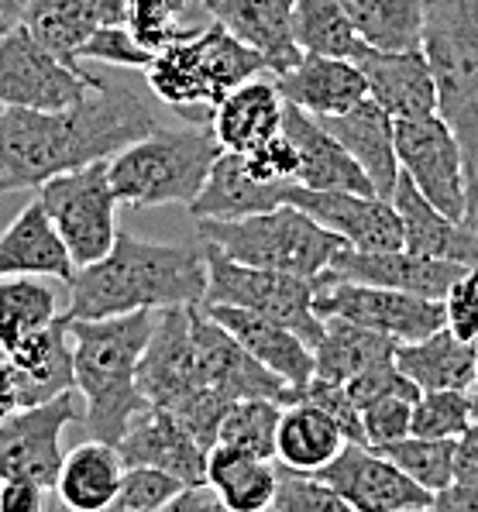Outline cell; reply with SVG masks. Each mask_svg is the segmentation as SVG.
<instances>
[{
  "label": "cell",
  "mask_w": 478,
  "mask_h": 512,
  "mask_svg": "<svg viewBox=\"0 0 478 512\" xmlns=\"http://www.w3.org/2000/svg\"><path fill=\"white\" fill-rule=\"evenodd\" d=\"M396 159L413 186L454 220L478 217L468 200L465 155L458 135L441 114L399 117L396 121Z\"/></svg>",
  "instance_id": "8fae6325"
},
{
  "label": "cell",
  "mask_w": 478,
  "mask_h": 512,
  "mask_svg": "<svg viewBox=\"0 0 478 512\" xmlns=\"http://www.w3.org/2000/svg\"><path fill=\"white\" fill-rule=\"evenodd\" d=\"M444 320L461 341H478V265L465 269L444 296Z\"/></svg>",
  "instance_id": "7dc6e473"
},
{
  "label": "cell",
  "mask_w": 478,
  "mask_h": 512,
  "mask_svg": "<svg viewBox=\"0 0 478 512\" xmlns=\"http://www.w3.org/2000/svg\"><path fill=\"white\" fill-rule=\"evenodd\" d=\"M420 45L434 69L437 114L465 155L468 200L478 214V0H423Z\"/></svg>",
  "instance_id": "5b68a950"
},
{
  "label": "cell",
  "mask_w": 478,
  "mask_h": 512,
  "mask_svg": "<svg viewBox=\"0 0 478 512\" xmlns=\"http://www.w3.org/2000/svg\"><path fill=\"white\" fill-rule=\"evenodd\" d=\"M348 444L344 430L320 406L307 399L282 403L279 430H276V461L296 471H320L341 454Z\"/></svg>",
  "instance_id": "4dcf8cb0"
},
{
  "label": "cell",
  "mask_w": 478,
  "mask_h": 512,
  "mask_svg": "<svg viewBox=\"0 0 478 512\" xmlns=\"http://www.w3.org/2000/svg\"><path fill=\"white\" fill-rule=\"evenodd\" d=\"M286 203L307 210L327 231L341 234L348 248L389 251L403 248V220L393 200L379 193H351V189H310L289 183Z\"/></svg>",
  "instance_id": "2e32d148"
},
{
  "label": "cell",
  "mask_w": 478,
  "mask_h": 512,
  "mask_svg": "<svg viewBox=\"0 0 478 512\" xmlns=\"http://www.w3.org/2000/svg\"><path fill=\"white\" fill-rule=\"evenodd\" d=\"M21 11H25V0H0V35L18 25Z\"/></svg>",
  "instance_id": "11a10c76"
},
{
  "label": "cell",
  "mask_w": 478,
  "mask_h": 512,
  "mask_svg": "<svg viewBox=\"0 0 478 512\" xmlns=\"http://www.w3.org/2000/svg\"><path fill=\"white\" fill-rule=\"evenodd\" d=\"M265 55L231 35L224 25L190 28L183 38L162 45L145 66V80L162 104L176 107L186 121L203 124L234 86L265 73Z\"/></svg>",
  "instance_id": "277c9868"
},
{
  "label": "cell",
  "mask_w": 478,
  "mask_h": 512,
  "mask_svg": "<svg viewBox=\"0 0 478 512\" xmlns=\"http://www.w3.org/2000/svg\"><path fill=\"white\" fill-rule=\"evenodd\" d=\"M379 454H386L389 461L396 464L399 471L413 478L417 485L430 488V492H444L454 482V447L458 440L444 437H417V433H406L399 440H389V444H372Z\"/></svg>",
  "instance_id": "74e56055"
},
{
  "label": "cell",
  "mask_w": 478,
  "mask_h": 512,
  "mask_svg": "<svg viewBox=\"0 0 478 512\" xmlns=\"http://www.w3.org/2000/svg\"><path fill=\"white\" fill-rule=\"evenodd\" d=\"M465 269L468 265L413 255V251H406V248H389V251L341 248L338 255H334L327 275H331V279H344V282H365V286H386V289H399V293L444 299L451 282Z\"/></svg>",
  "instance_id": "e0dca14e"
},
{
  "label": "cell",
  "mask_w": 478,
  "mask_h": 512,
  "mask_svg": "<svg viewBox=\"0 0 478 512\" xmlns=\"http://www.w3.org/2000/svg\"><path fill=\"white\" fill-rule=\"evenodd\" d=\"M124 468L131 464H148V468H162L176 475L183 485L207 482V447L193 437L169 409H159L148 403L145 413L131 420L128 433L117 444Z\"/></svg>",
  "instance_id": "ac0fdd59"
},
{
  "label": "cell",
  "mask_w": 478,
  "mask_h": 512,
  "mask_svg": "<svg viewBox=\"0 0 478 512\" xmlns=\"http://www.w3.org/2000/svg\"><path fill=\"white\" fill-rule=\"evenodd\" d=\"M0 275H42L66 286L76 275L73 255L66 251L38 196L0 234Z\"/></svg>",
  "instance_id": "83f0119b"
},
{
  "label": "cell",
  "mask_w": 478,
  "mask_h": 512,
  "mask_svg": "<svg viewBox=\"0 0 478 512\" xmlns=\"http://www.w3.org/2000/svg\"><path fill=\"white\" fill-rule=\"evenodd\" d=\"M475 385H478V341H475Z\"/></svg>",
  "instance_id": "6f0895ef"
},
{
  "label": "cell",
  "mask_w": 478,
  "mask_h": 512,
  "mask_svg": "<svg viewBox=\"0 0 478 512\" xmlns=\"http://www.w3.org/2000/svg\"><path fill=\"white\" fill-rule=\"evenodd\" d=\"M0 488H4V475H0Z\"/></svg>",
  "instance_id": "680465c9"
},
{
  "label": "cell",
  "mask_w": 478,
  "mask_h": 512,
  "mask_svg": "<svg viewBox=\"0 0 478 512\" xmlns=\"http://www.w3.org/2000/svg\"><path fill=\"white\" fill-rule=\"evenodd\" d=\"M334 138L351 152V159L365 169L372 179V189L386 200H393L399 183V159H396V121L386 107H379L372 97L358 100L344 114L317 117Z\"/></svg>",
  "instance_id": "603a6c76"
},
{
  "label": "cell",
  "mask_w": 478,
  "mask_h": 512,
  "mask_svg": "<svg viewBox=\"0 0 478 512\" xmlns=\"http://www.w3.org/2000/svg\"><path fill=\"white\" fill-rule=\"evenodd\" d=\"M276 86L286 104H296L313 117H334L368 97L365 76L358 62L338 55L303 52L296 66L276 73Z\"/></svg>",
  "instance_id": "cb8c5ba5"
},
{
  "label": "cell",
  "mask_w": 478,
  "mask_h": 512,
  "mask_svg": "<svg viewBox=\"0 0 478 512\" xmlns=\"http://www.w3.org/2000/svg\"><path fill=\"white\" fill-rule=\"evenodd\" d=\"M396 365L420 385L430 389H472L475 385V344L461 341L454 330L441 327L410 344H396Z\"/></svg>",
  "instance_id": "1f68e13d"
},
{
  "label": "cell",
  "mask_w": 478,
  "mask_h": 512,
  "mask_svg": "<svg viewBox=\"0 0 478 512\" xmlns=\"http://www.w3.org/2000/svg\"><path fill=\"white\" fill-rule=\"evenodd\" d=\"M282 135L293 141L300 155L296 183L310 189H351V193H375L372 179L365 169L351 159V152L341 145L324 124L296 104H286L282 110Z\"/></svg>",
  "instance_id": "7402d4cb"
},
{
  "label": "cell",
  "mask_w": 478,
  "mask_h": 512,
  "mask_svg": "<svg viewBox=\"0 0 478 512\" xmlns=\"http://www.w3.org/2000/svg\"><path fill=\"white\" fill-rule=\"evenodd\" d=\"M14 409H21V375L11 351L0 344V420L11 416Z\"/></svg>",
  "instance_id": "816d5d0a"
},
{
  "label": "cell",
  "mask_w": 478,
  "mask_h": 512,
  "mask_svg": "<svg viewBox=\"0 0 478 512\" xmlns=\"http://www.w3.org/2000/svg\"><path fill=\"white\" fill-rule=\"evenodd\" d=\"M207 482L221 495L231 512H265L272 509L279 485L276 458H258L241 447L214 444L207 451Z\"/></svg>",
  "instance_id": "f546056e"
},
{
  "label": "cell",
  "mask_w": 478,
  "mask_h": 512,
  "mask_svg": "<svg viewBox=\"0 0 478 512\" xmlns=\"http://www.w3.org/2000/svg\"><path fill=\"white\" fill-rule=\"evenodd\" d=\"M124 461L114 444L90 437L86 444L73 447L62 458L56 502L73 512H104L114 509V499L121 492Z\"/></svg>",
  "instance_id": "f1b7e54d"
},
{
  "label": "cell",
  "mask_w": 478,
  "mask_h": 512,
  "mask_svg": "<svg viewBox=\"0 0 478 512\" xmlns=\"http://www.w3.org/2000/svg\"><path fill=\"white\" fill-rule=\"evenodd\" d=\"M52 502H56V492H45V488L18 482V478H4V488H0V512H42Z\"/></svg>",
  "instance_id": "681fc988"
},
{
  "label": "cell",
  "mask_w": 478,
  "mask_h": 512,
  "mask_svg": "<svg viewBox=\"0 0 478 512\" xmlns=\"http://www.w3.org/2000/svg\"><path fill=\"white\" fill-rule=\"evenodd\" d=\"M38 203L59 231L76 269L104 258L117 238V196L107 176V162H90L59 172L38 186Z\"/></svg>",
  "instance_id": "30bf717a"
},
{
  "label": "cell",
  "mask_w": 478,
  "mask_h": 512,
  "mask_svg": "<svg viewBox=\"0 0 478 512\" xmlns=\"http://www.w3.org/2000/svg\"><path fill=\"white\" fill-rule=\"evenodd\" d=\"M475 423L472 409V389H430L420 392L417 406H413L410 433L434 440H458L461 433Z\"/></svg>",
  "instance_id": "ab89813d"
},
{
  "label": "cell",
  "mask_w": 478,
  "mask_h": 512,
  "mask_svg": "<svg viewBox=\"0 0 478 512\" xmlns=\"http://www.w3.org/2000/svg\"><path fill=\"white\" fill-rule=\"evenodd\" d=\"M313 310H317L320 320L327 317L355 320V324L379 330V334L393 337L399 344L420 341V337L448 327V320H444V299L399 293V289H386V286H365V282H344V279H331L327 272L320 275Z\"/></svg>",
  "instance_id": "4fadbf2b"
},
{
  "label": "cell",
  "mask_w": 478,
  "mask_h": 512,
  "mask_svg": "<svg viewBox=\"0 0 478 512\" xmlns=\"http://www.w3.org/2000/svg\"><path fill=\"white\" fill-rule=\"evenodd\" d=\"M355 62L365 76L368 97L386 107L393 121L437 114V83L423 45L417 49H365L362 59Z\"/></svg>",
  "instance_id": "ffe728a7"
},
{
  "label": "cell",
  "mask_w": 478,
  "mask_h": 512,
  "mask_svg": "<svg viewBox=\"0 0 478 512\" xmlns=\"http://www.w3.org/2000/svg\"><path fill=\"white\" fill-rule=\"evenodd\" d=\"M417 399H420V385L413 382V378H406L396 389L379 392L375 399H368L362 406L368 444H389V440L406 437L413 423V406H417Z\"/></svg>",
  "instance_id": "60d3db41"
},
{
  "label": "cell",
  "mask_w": 478,
  "mask_h": 512,
  "mask_svg": "<svg viewBox=\"0 0 478 512\" xmlns=\"http://www.w3.org/2000/svg\"><path fill=\"white\" fill-rule=\"evenodd\" d=\"M203 310H207L224 330H231L269 372L286 378L289 389L307 385L313 372H317L313 348L296 330H289L286 324H279V320L262 317V313H255V310H245V306H227V303H203Z\"/></svg>",
  "instance_id": "44dd1931"
},
{
  "label": "cell",
  "mask_w": 478,
  "mask_h": 512,
  "mask_svg": "<svg viewBox=\"0 0 478 512\" xmlns=\"http://www.w3.org/2000/svg\"><path fill=\"white\" fill-rule=\"evenodd\" d=\"M93 86H100V76L62 62L21 21L0 35V107L66 110Z\"/></svg>",
  "instance_id": "7c38bea8"
},
{
  "label": "cell",
  "mask_w": 478,
  "mask_h": 512,
  "mask_svg": "<svg viewBox=\"0 0 478 512\" xmlns=\"http://www.w3.org/2000/svg\"><path fill=\"white\" fill-rule=\"evenodd\" d=\"M224 509L221 495L214 492L210 482H200V485H186L176 499L169 502V512H217Z\"/></svg>",
  "instance_id": "f5cc1de1"
},
{
  "label": "cell",
  "mask_w": 478,
  "mask_h": 512,
  "mask_svg": "<svg viewBox=\"0 0 478 512\" xmlns=\"http://www.w3.org/2000/svg\"><path fill=\"white\" fill-rule=\"evenodd\" d=\"M472 409H475V420H478V385H472Z\"/></svg>",
  "instance_id": "9f6ffc18"
},
{
  "label": "cell",
  "mask_w": 478,
  "mask_h": 512,
  "mask_svg": "<svg viewBox=\"0 0 478 512\" xmlns=\"http://www.w3.org/2000/svg\"><path fill=\"white\" fill-rule=\"evenodd\" d=\"M221 152L214 128H155L107 159V176L124 207H190Z\"/></svg>",
  "instance_id": "8992f818"
},
{
  "label": "cell",
  "mask_w": 478,
  "mask_h": 512,
  "mask_svg": "<svg viewBox=\"0 0 478 512\" xmlns=\"http://www.w3.org/2000/svg\"><path fill=\"white\" fill-rule=\"evenodd\" d=\"M183 482L162 468H148V464H131L124 468L121 492L114 499L117 512H159L169 509V502L183 492Z\"/></svg>",
  "instance_id": "7bdbcfd3"
},
{
  "label": "cell",
  "mask_w": 478,
  "mask_h": 512,
  "mask_svg": "<svg viewBox=\"0 0 478 512\" xmlns=\"http://www.w3.org/2000/svg\"><path fill=\"white\" fill-rule=\"evenodd\" d=\"M203 258H207V296H203V303L245 306V310H255L262 317L286 324L310 348H317V341L324 337V320L313 310L320 275L317 279H307V275L234 262V258H227L210 241H203Z\"/></svg>",
  "instance_id": "9c48e42d"
},
{
  "label": "cell",
  "mask_w": 478,
  "mask_h": 512,
  "mask_svg": "<svg viewBox=\"0 0 478 512\" xmlns=\"http://www.w3.org/2000/svg\"><path fill=\"white\" fill-rule=\"evenodd\" d=\"M393 207L403 220V248L413 255L441 258V262L478 265V217L454 220L437 210L427 196L413 186V179L399 169V183L393 193Z\"/></svg>",
  "instance_id": "d6986e66"
},
{
  "label": "cell",
  "mask_w": 478,
  "mask_h": 512,
  "mask_svg": "<svg viewBox=\"0 0 478 512\" xmlns=\"http://www.w3.org/2000/svg\"><path fill=\"white\" fill-rule=\"evenodd\" d=\"M59 317V296L42 275H0V344L18 351Z\"/></svg>",
  "instance_id": "e575fe53"
},
{
  "label": "cell",
  "mask_w": 478,
  "mask_h": 512,
  "mask_svg": "<svg viewBox=\"0 0 478 512\" xmlns=\"http://www.w3.org/2000/svg\"><path fill=\"white\" fill-rule=\"evenodd\" d=\"M197 238L217 244L227 258L258 269H276L317 279L331 269L334 255L348 248L341 234L317 224L307 210L282 203V207L248 214L238 220H200Z\"/></svg>",
  "instance_id": "ba28073f"
},
{
  "label": "cell",
  "mask_w": 478,
  "mask_h": 512,
  "mask_svg": "<svg viewBox=\"0 0 478 512\" xmlns=\"http://www.w3.org/2000/svg\"><path fill=\"white\" fill-rule=\"evenodd\" d=\"M272 509L276 512H351L348 502H344L324 478H317L313 471L286 468V464H279V485H276Z\"/></svg>",
  "instance_id": "b9f144b4"
},
{
  "label": "cell",
  "mask_w": 478,
  "mask_h": 512,
  "mask_svg": "<svg viewBox=\"0 0 478 512\" xmlns=\"http://www.w3.org/2000/svg\"><path fill=\"white\" fill-rule=\"evenodd\" d=\"M282 403L279 399H238L224 413L221 430H217V444L241 447L258 458H276V430H279Z\"/></svg>",
  "instance_id": "f35d334b"
},
{
  "label": "cell",
  "mask_w": 478,
  "mask_h": 512,
  "mask_svg": "<svg viewBox=\"0 0 478 512\" xmlns=\"http://www.w3.org/2000/svg\"><path fill=\"white\" fill-rule=\"evenodd\" d=\"M207 296V258L203 241L159 244L131 231H117L104 258L76 269L69 279V317L100 320L135 310L203 303Z\"/></svg>",
  "instance_id": "7a4b0ae2"
},
{
  "label": "cell",
  "mask_w": 478,
  "mask_h": 512,
  "mask_svg": "<svg viewBox=\"0 0 478 512\" xmlns=\"http://www.w3.org/2000/svg\"><path fill=\"white\" fill-rule=\"evenodd\" d=\"M289 183H262L248 172L241 152H221L210 165V176L190 200V214L197 220H238L248 214L282 207Z\"/></svg>",
  "instance_id": "484cf974"
},
{
  "label": "cell",
  "mask_w": 478,
  "mask_h": 512,
  "mask_svg": "<svg viewBox=\"0 0 478 512\" xmlns=\"http://www.w3.org/2000/svg\"><path fill=\"white\" fill-rule=\"evenodd\" d=\"M193 306V303H190ZM190 306L155 310V327L138 365V385L145 399L159 409H169L203 447L217 444L224 413L234 403L207 389L197 365V348L190 334Z\"/></svg>",
  "instance_id": "52a82bcc"
},
{
  "label": "cell",
  "mask_w": 478,
  "mask_h": 512,
  "mask_svg": "<svg viewBox=\"0 0 478 512\" xmlns=\"http://www.w3.org/2000/svg\"><path fill=\"white\" fill-rule=\"evenodd\" d=\"M282 110H286V100H282L279 86L252 76L248 83L234 86L214 107L210 128L224 152L248 155L269 138L282 135Z\"/></svg>",
  "instance_id": "4316f807"
},
{
  "label": "cell",
  "mask_w": 478,
  "mask_h": 512,
  "mask_svg": "<svg viewBox=\"0 0 478 512\" xmlns=\"http://www.w3.org/2000/svg\"><path fill=\"white\" fill-rule=\"evenodd\" d=\"M203 11L265 55L269 73L296 66L303 49L293 35V0H200Z\"/></svg>",
  "instance_id": "d4e9b609"
},
{
  "label": "cell",
  "mask_w": 478,
  "mask_h": 512,
  "mask_svg": "<svg viewBox=\"0 0 478 512\" xmlns=\"http://www.w3.org/2000/svg\"><path fill=\"white\" fill-rule=\"evenodd\" d=\"M293 35L303 52L362 59L368 45L351 28L341 0H293Z\"/></svg>",
  "instance_id": "8d00e7d4"
},
{
  "label": "cell",
  "mask_w": 478,
  "mask_h": 512,
  "mask_svg": "<svg viewBox=\"0 0 478 512\" xmlns=\"http://www.w3.org/2000/svg\"><path fill=\"white\" fill-rule=\"evenodd\" d=\"M454 482L478 485V420L461 433L454 447Z\"/></svg>",
  "instance_id": "f907efd6"
},
{
  "label": "cell",
  "mask_w": 478,
  "mask_h": 512,
  "mask_svg": "<svg viewBox=\"0 0 478 512\" xmlns=\"http://www.w3.org/2000/svg\"><path fill=\"white\" fill-rule=\"evenodd\" d=\"M73 389L38 406L14 409L0 420V475L56 492L62 468V433L80 420Z\"/></svg>",
  "instance_id": "5bb4252c"
},
{
  "label": "cell",
  "mask_w": 478,
  "mask_h": 512,
  "mask_svg": "<svg viewBox=\"0 0 478 512\" xmlns=\"http://www.w3.org/2000/svg\"><path fill=\"white\" fill-rule=\"evenodd\" d=\"M313 475L324 478L348 502L351 512H423L434 509L437 502L430 488L417 485L386 454L362 440H348L338 458Z\"/></svg>",
  "instance_id": "9a60e30c"
},
{
  "label": "cell",
  "mask_w": 478,
  "mask_h": 512,
  "mask_svg": "<svg viewBox=\"0 0 478 512\" xmlns=\"http://www.w3.org/2000/svg\"><path fill=\"white\" fill-rule=\"evenodd\" d=\"M341 7L368 49H417L423 42V0H341Z\"/></svg>",
  "instance_id": "d590c367"
},
{
  "label": "cell",
  "mask_w": 478,
  "mask_h": 512,
  "mask_svg": "<svg viewBox=\"0 0 478 512\" xmlns=\"http://www.w3.org/2000/svg\"><path fill=\"white\" fill-rule=\"evenodd\" d=\"M152 49L138 42L131 35L128 25H100L93 28V35L80 45V62L83 59H97L117 69H145L152 62Z\"/></svg>",
  "instance_id": "bcb514c9"
},
{
  "label": "cell",
  "mask_w": 478,
  "mask_h": 512,
  "mask_svg": "<svg viewBox=\"0 0 478 512\" xmlns=\"http://www.w3.org/2000/svg\"><path fill=\"white\" fill-rule=\"evenodd\" d=\"M434 509H448V512H478V485H458L451 482L444 492H437Z\"/></svg>",
  "instance_id": "db71d44e"
},
{
  "label": "cell",
  "mask_w": 478,
  "mask_h": 512,
  "mask_svg": "<svg viewBox=\"0 0 478 512\" xmlns=\"http://www.w3.org/2000/svg\"><path fill=\"white\" fill-rule=\"evenodd\" d=\"M186 11V0H128V28L145 49L159 52L162 45L186 35L179 25Z\"/></svg>",
  "instance_id": "ee69618b"
},
{
  "label": "cell",
  "mask_w": 478,
  "mask_h": 512,
  "mask_svg": "<svg viewBox=\"0 0 478 512\" xmlns=\"http://www.w3.org/2000/svg\"><path fill=\"white\" fill-rule=\"evenodd\" d=\"M155 327V310L117 313L100 320H73V378L86 403L90 437L104 444H121L131 420L148 409L138 385V365Z\"/></svg>",
  "instance_id": "3957f363"
},
{
  "label": "cell",
  "mask_w": 478,
  "mask_h": 512,
  "mask_svg": "<svg viewBox=\"0 0 478 512\" xmlns=\"http://www.w3.org/2000/svg\"><path fill=\"white\" fill-rule=\"evenodd\" d=\"M293 399H307V403L320 406L344 430V437H348V440H362V444H368V440H365L362 413H358L355 399H351V392H348V385H344V382H331V378L313 375L307 385L293 389ZM293 399H289V403H293Z\"/></svg>",
  "instance_id": "f6af8a7d"
},
{
  "label": "cell",
  "mask_w": 478,
  "mask_h": 512,
  "mask_svg": "<svg viewBox=\"0 0 478 512\" xmlns=\"http://www.w3.org/2000/svg\"><path fill=\"white\" fill-rule=\"evenodd\" d=\"M21 25L52 55L83 69L80 45L100 28V0H25Z\"/></svg>",
  "instance_id": "836d02e7"
},
{
  "label": "cell",
  "mask_w": 478,
  "mask_h": 512,
  "mask_svg": "<svg viewBox=\"0 0 478 512\" xmlns=\"http://www.w3.org/2000/svg\"><path fill=\"white\" fill-rule=\"evenodd\" d=\"M393 337L379 334V330H368L355 320L344 317H327L324 320V337L313 348V361H317L320 378H331V382H348V378L362 375L365 368L382 365V361L396 358Z\"/></svg>",
  "instance_id": "d6a6232c"
},
{
  "label": "cell",
  "mask_w": 478,
  "mask_h": 512,
  "mask_svg": "<svg viewBox=\"0 0 478 512\" xmlns=\"http://www.w3.org/2000/svg\"><path fill=\"white\" fill-rule=\"evenodd\" d=\"M162 128L138 90L100 80L66 110H0V196L38 189L59 172L114 159L131 141Z\"/></svg>",
  "instance_id": "6da1fadb"
},
{
  "label": "cell",
  "mask_w": 478,
  "mask_h": 512,
  "mask_svg": "<svg viewBox=\"0 0 478 512\" xmlns=\"http://www.w3.org/2000/svg\"><path fill=\"white\" fill-rule=\"evenodd\" d=\"M245 165L255 179H262V183H296L300 155H296L293 141L286 135H276V138L265 141V145H258L255 152H248Z\"/></svg>",
  "instance_id": "c3c4849f"
}]
</instances>
